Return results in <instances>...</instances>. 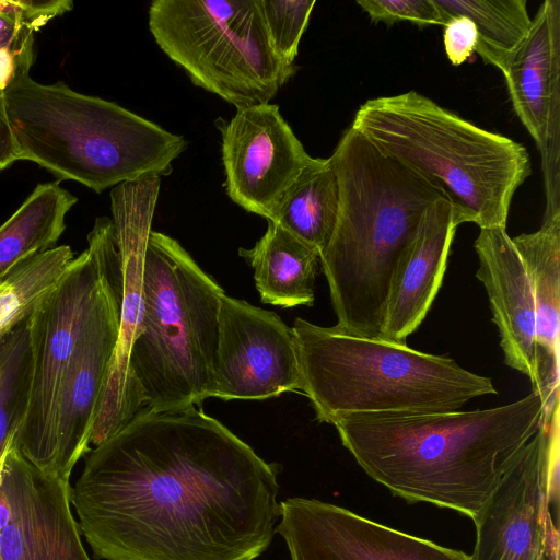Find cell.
Segmentation results:
<instances>
[{
  "instance_id": "19",
  "label": "cell",
  "mask_w": 560,
  "mask_h": 560,
  "mask_svg": "<svg viewBox=\"0 0 560 560\" xmlns=\"http://www.w3.org/2000/svg\"><path fill=\"white\" fill-rule=\"evenodd\" d=\"M458 225L445 198L436 199L425 209L417 234L395 271L382 338L406 342L423 322L442 284Z\"/></svg>"
},
{
  "instance_id": "13",
  "label": "cell",
  "mask_w": 560,
  "mask_h": 560,
  "mask_svg": "<svg viewBox=\"0 0 560 560\" xmlns=\"http://www.w3.org/2000/svg\"><path fill=\"white\" fill-rule=\"evenodd\" d=\"M220 130L228 196L268 221L283 194L315 158L305 151L276 104L237 108Z\"/></svg>"
},
{
  "instance_id": "6",
  "label": "cell",
  "mask_w": 560,
  "mask_h": 560,
  "mask_svg": "<svg viewBox=\"0 0 560 560\" xmlns=\"http://www.w3.org/2000/svg\"><path fill=\"white\" fill-rule=\"evenodd\" d=\"M143 317L131 343L125 422L139 411L201 408L210 398L223 289L171 236L151 231Z\"/></svg>"
},
{
  "instance_id": "21",
  "label": "cell",
  "mask_w": 560,
  "mask_h": 560,
  "mask_svg": "<svg viewBox=\"0 0 560 560\" xmlns=\"http://www.w3.org/2000/svg\"><path fill=\"white\" fill-rule=\"evenodd\" d=\"M238 255L254 269L256 289L264 303L293 307L314 304V282L319 253L276 222L250 249Z\"/></svg>"
},
{
  "instance_id": "20",
  "label": "cell",
  "mask_w": 560,
  "mask_h": 560,
  "mask_svg": "<svg viewBox=\"0 0 560 560\" xmlns=\"http://www.w3.org/2000/svg\"><path fill=\"white\" fill-rule=\"evenodd\" d=\"M541 226L512 238L528 275L537 318L539 397L544 410L559 397L560 214L542 218Z\"/></svg>"
},
{
  "instance_id": "23",
  "label": "cell",
  "mask_w": 560,
  "mask_h": 560,
  "mask_svg": "<svg viewBox=\"0 0 560 560\" xmlns=\"http://www.w3.org/2000/svg\"><path fill=\"white\" fill-rule=\"evenodd\" d=\"M77 198L58 183L38 185L0 225V281L27 258L52 247Z\"/></svg>"
},
{
  "instance_id": "5",
  "label": "cell",
  "mask_w": 560,
  "mask_h": 560,
  "mask_svg": "<svg viewBox=\"0 0 560 560\" xmlns=\"http://www.w3.org/2000/svg\"><path fill=\"white\" fill-rule=\"evenodd\" d=\"M3 96L20 160L96 192L166 176L187 148L183 136L60 81L40 84L24 73L8 84Z\"/></svg>"
},
{
  "instance_id": "12",
  "label": "cell",
  "mask_w": 560,
  "mask_h": 560,
  "mask_svg": "<svg viewBox=\"0 0 560 560\" xmlns=\"http://www.w3.org/2000/svg\"><path fill=\"white\" fill-rule=\"evenodd\" d=\"M296 390L302 377L292 328L276 313L224 293L209 396L264 400Z\"/></svg>"
},
{
  "instance_id": "2",
  "label": "cell",
  "mask_w": 560,
  "mask_h": 560,
  "mask_svg": "<svg viewBox=\"0 0 560 560\" xmlns=\"http://www.w3.org/2000/svg\"><path fill=\"white\" fill-rule=\"evenodd\" d=\"M544 411L530 393L489 409L357 413L332 425L359 466L393 494L475 521Z\"/></svg>"
},
{
  "instance_id": "31",
  "label": "cell",
  "mask_w": 560,
  "mask_h": 560,
  "mask_svg": "<svg viewBox=\"0 0 560 560\" xmlns=\"http://www.w3.org/2000/svg\"><path fill=\"white\" fill-rule=\"evenodd\" d=\"M16 160H20V154L7 117L3 91L0 89V170Z\"/></svg>"
},
{
  "instance_id": "7",
  "label": "cell",
  "mask_w": 560,
  "mask_h": 560,
  "mask_svg": "<svg viewBox=\"0 0 560 560\" xmlns=\"http://www.w3.org/2000/svg\"><path fill=\"white\" fill-rule=\"evenodd\" d=\"M292 330L302 392L319 422L334 424L357 413L457 411L474 398L498 393L491 378L406 342L355 336L302 318Z\"/></svg>"
},
{
  "instance_id": "1",
  "label": "cell",
  "mask_w": 560,
  "mask_h": 560,
  "mask_svg": "<svg viewBox=\"0 0 560 560\" xmlns=\"http://www.w3.org/2000/svg\"><path fill=\"white\" fill-rule=\"evenodd\" d=\"M280 471L201 408L139 411L88 453L70 503L97 559L255 560Z\"/></svg>"
},
{
  "instance_id": "8",
  "label": "cell",
  "mask_w": 560,
  "mask_h": 560,
  "mask_svg": "<svg viewBox=\"0 0 560 560\" xmlns=\"http://www.w3.org/2000/svg\"><path fill=\"white\" fill-rule=\"evenodd\" d=\"M149 30L195 85L236 109L269 103L296 72L272 49L259 0H154Z\"/></svg>"
},
{
  "instance_id": "15",
  "label": "cell",
  "mask_w": 560,
  "mask_h": 560,
  "mask_svg": "<svg viewBox=\"0 0 560 560\" xmlns=\"http://www.w3.org/2000/svg\"><path fill=\"white\" fill-rule=\"evenodd\" d=\"M512 107L541 158L546 210L560 214V0H545L502 72Z\"/></svg>"
},
{
  "instance_id": "16",
  "label": "cell",
  "mask_w": 560,
  "mask_h": 560,
  "mask_svg": "<svg viewBox=\"0 0 560 560\" xmlns=\"http://www.w3.org/2000/svg\"><path fill=\"white\" fill-rule=\"evenodd\" d=\"M10 517L0 532V560H91L70 503V482L25 459L12 440L0 458Z\"/></svg>"
},
{
  "instance_id": "33",
  "label": "cell",
  "mask_w": 560,
  "mask_h": 560,
  "mask_svg": "<svg viewBox=\"0 0 560 560\" xmlns=\"http://www.w3.org/2000/svg\"><path fill=\"white\" fill-rule=\"evenodd\" d=\"M559 546L556 542H548L540 560H558Z\"/></svg>"
},
{
  "instance_id": "25",
  "label": "cell",
  "mask_w": 560,
  "mask_h": 560,
  "mask_svg": "<svg viewBox=\"0 0 560 560\" xmlns=\"http://www.w3.org/2000/svg\"><path fill=\"white\" fill-rule=\"evenodd\" d=\"M74 258L67 245L51 247L27 258L0 281V336L33 313Z\"/></svg>"
},
{
  "instance_id": "4",
  "label": "cell",
  "mask_w": 560,
  "mask_h": 560,
  "mask_svg": "<svg viewBox=\"0 0 560 560\" xmlns=\"http://www.w3.org/2000/svg\"><path fill=\"white\" fill-rule=\"evenodd\" d=\"M351 127L381 153L439 188L458 224L506 229L512 198L530 174L523 144L416 91L366 101Z\"/></svg>"
},
{
  "instance_id": "32",
  "label": "cell",
  "mask_w": 560,
  "mask_h": 560,
  "mask_svg": "<svg viewBox=\"0 0 560 560\" xmlns=\"http://www.w3.org/2000/svg\"><path fill=\"white\" fill-rule=\"evenodd\" d=\"M10 517V506L7 497L0 485V532L5 526Z\"/></svg>"
},
{
  "instance_id": "29",
  "label": "cell",
  "mask_w": 560,
  "mask_h": 560,
  "mask_svg": "<svg viewBox=\"0 0 560 560\" xmlns=\"http://www.w3.org/2000/svg\"><path fill=\"white\" fill-rule=\"evenodd\" d=\"M357 4L373 23L383 22L388 26L402 21L419 26L445 24L433 0H363Z\"/></svg>"
},
{
  "instance_id": "9",
  "label": "cell",
  "mask_w": 560,
  "mask_h": 560,
  "mask_svg": "<svg viewBox=\"0 0 560 560\" xmlns=\"http://www.w3.org/2000/svg\"><path fill=\"white\" fill-rule=\"evenodd\" d=\"M112 219L97 218L88 248L30 316L33 372L30 400L14 443L33 466L52 472L56 422L65 375L102 289Z\"/></svg>"
},
{
  "instance_id": "27",
  "label": "cell",
  "mask_w": 560,
  "mask_h": 560,
  "mask_svg": "<svg viewBox=\"0 0 560 560\" xmlns=\"http://www.w3.org/2000/svg\"><path fill=\"white\" fill-rule=\"evenodd\" d=\"M30 316L0 336V458L27 411L33 372Z\"/></svg>"
},
{
  "instance_id": "28",
  "label": "cell",
  "mask_w": 560,
  "mask_h": 560,
  "mask_svg": "<svg viewBox=\"0 0 560 560\" xmlns=\"http://www.w3.org/2000/svg\"><path fill=\"white\" fill-rule=\"evenodd\" d=\"M268 38L276 55L293 66L315 0H259Z\"/></svg>"
},
{
  "instance_id": "10",
  "label": "cell",
  "mask_w": 560,
  "mask_h": 560,
  "mask_svg": "<svg viewBox=\"0 0 560 560\" xmlns=\"http://www.w3.org/2000/svg\"><path fill=\"white\" fill-rule=\"evenodd\" d=\"M560 400L544 411L497 490L474 521L471 560H540L551 516L548 488L558 481Z\"/></svg>"
},
{
  "instance_id": "18",
  "label": "cell",
  "mask_w": 560,
  "mask_h": 560,
  "mask_svg": "<svg viewBox=\"0 0 560 560\" xmlns=\"http://www.w3.org/2000/svg\"><path fill=\"white\" fill-rule=\"evenodd\" d=\"M474 247L479 262L476 277L486 289L504 362L525 374L538 396L536 307L522 258L503 228L480 229Z\"/></svg>"
},
{
  "instance_id": "14",
  "label": "cell",
  "mask_w": 560,
  "mask_h": 560,
  "mask_svg": "<svg viewBox=\"0 0 560 560\" xmlns=\"http://www.w3.org/2000/svg\"><path fill=\"white\" fill-rule=\"evenodd\" d=\"M276 532L284 539L290 560H471L463 551L316 499L281 501Z\"/></svg>"
},
{
  "instance_id": "30",
  "label": "cell",
  "mask_w": 560,
  "mask_h": 560,
  "mask_svg": "<svg viewBox=\"0 0 560 560\" xmlns=\"http://www.w3.org/2000/svg\"><path fill=\"white\" fill-rule=\"evenodd\" d=\"M477 42V28L466 16L450 18L443 25L444 50L453 66L466 62L475 52Z\"/></svg>"
},
{
  "instance_id": "22",
  "label": "cell",
  "mask_w": 560,
  "mask_h": 560,
  "mask_svg": "<svg viewBox=\"0 0 560 560\" xmlns=\"http://www.w3.org/2000/svg\"><path fill=\"white\" fill-rule=\"evenodd\" d=\"M339 207L337 177L329 159L315 158L283 194L268 221L320 254L335 230Z\"/></svg>"
},
{
  "instance_id": "26",
  "label": "cell",
  "mask_w": 560,
  "mask_h": 560,
  "mask_svg": "<svg viewBox=\"0 0 560 560\" xmlns=\"http://www.w3.org/2000/svg\"><path fill=\"white\" fill-rule=\"evenodd\" d=\"M71 0H0V89L30 73L34 35L49 21L70 11Z\"/></svg>"
},
{
  "instance_id": "17",
  "label": "cell",
  "mask_w": 560,
  "mask_h": 560,
  "mask_svg": "<svg viewBox=\"0 0 560 560\" xmlns=\"http://www.w3.org/2000/svg\"><path fill=\"white\" fill-rule=\"evenodd\" d=\"M160 186L161 177L152 175L119 184L110 191L121 293L117 348L97 412L106 423H116L124 417L127 364L143 317L144 254Z\"/></svg>"
},
{
  "instance_id": "3",
  "label": "cell",
  "mask_w": 560,
  "mask_h": 560,
  "mask_svg": "<svg viewBox=\"0 0 560 560\" xmlns=\"http://www.w3.org/2000/svg\"><path fill=\"white\" fill-rule=\"evenodd\" d=\"M328 159L337 177L339 207L319 265L336 326L355 336L382 338L397 266L425 209L444 196L351 126Z\"/></svg>"
},
{
  "instance_id": "11",
  "label": "cell",
  "mask_w": 560,
  "mask_h": 560,
  "mask_svg": "<svg viewBox=\"0 0 560 560\" xmlns=\"http://www.w3.org/2000/svg\"><path fill=\"white\" fill-rule=\"evenodd\" d=\"M120 270L114 229L105 250L102 289L63 378L51 476L69 482L91 439L120 326Z\"/></svg>"
},
{
  "instance_id": "24",
  "label": "cell",
  "mask_w": 560,
  "mask_h": 560,
  "mask_svg": "<svg viewBox=\"0 0 560 560\" xmlns=\"http://www.w3.org/2000/svg\"><path fill=\"white\" fill-rule=\"evenodd\" d=\"M445 22L453 16H466L477 28L475 52L504 71L526 39L532 19L526 0H433Z\"/></svg>"
}]
</instances>
